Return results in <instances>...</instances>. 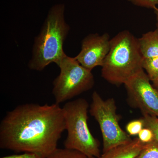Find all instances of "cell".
Masks as SVG:
<instances>
[{"mask_svg":"<svg viewBox=\"0 0 158 158\" xmlns=\"http://www.w3.org/2000/svg\"><path fill=\"white\" fill-rule=\"evenodd\" d=\"M144 127V123L142 118L130 122L126 127L127 133L130 136L138 135L141 130Z\"/></svg>","mask_w":158,"mask_h":158,"instance_id":"cell-15","label":"cell"},{"mask_svg":"<svg viewBox=\"0 0 158 158\" xmlns=\"http://www.w3.org/2000/svg\"><path fill=\"white\" fill-rule=\"evenodd\" d=\"M58 66L60 73L53 82L52 90L55 103L66 102L93 88L94 79L91 71L82 66L74 57L66 55Z\"/></svg>","mask_w":158,"mask_h":158,"instance_id":"cell-5","label":"cell"},{"mask_svg":"<svg viewBox=\"0 0 158 158\" xmlns=\"http://www.w3.org/2000/svg\"><path fill=\"white\" fill-rule=\"evenodd\" d=\"M135 6L154 10L158 7V0H127Z\"/></svg>","mask_w":158,"mask_h":158,"instance_id":"cell-16","label":"cell"},{"mask_svg":"<svg viewBox=\"0 0 158 158\" xmlns=\"http://www.w3.org/2000/svg\"><path fill=\"white\" fill-rule=\"evenodd\" d=\"M138 42L142 59L158 58V29L142 34Z\"/></svg>","mask_w":158,"mask_h":158,"instance_id":"cell-10","label":"cell"},{"mask_svg":"<svg viewBox=\"0 0 158 158\" xmlns=\"http://www.w3.org/2000/svg\"><path fill=\"white\" fill-rule=\"evenodd\" d=\"M155 14L156 15V27L157 29H158V7H157L154 10Z\"/></svg>","mask_w":158,"mask_h":158,"instance_id":"cell-19","label":"cell"},{"mask_svg":"<svg viewBox=\"0 0 158 158\" xmlns=\"http://www.w3.org/2000/svg\"><path fill=\"white\" fill-rule=\"evenodd\" d=\"M110 43L108 33L88 34L82 40L81 50L75 59L90 71L97 66L102 67L110 51Z\"/></svg>","mask_w":158,"mask_h":158,"instance_id":"cell-8","label":"cell"},{"mask_svg":"<svg viewBox=\"0 0 158 158\" xmlns=\"http://www.w3.org/2000/svg\"><path fill=\"white\" fill-rule=\"evenodd\" d=\"M139 140L144 144H147L154 141V135L151 130L144 127L138 135Z\"/></svg>","mask_w":158,"mask_h":158,"instance_id":"cell-17","label":"cell"},{"mask_svg":"<svg viewBox=\"0 0 158 158\" xmlns=\"http://www.w3.org/2000/svg\"><path fill=\"white\" fill-rule=\"evenodd\" d=\"M142 118L144 127H147L152 131L154 135L155 140L158 142V116L148 114H143Z\"/></svg>","mask_w":158,"mask_h":158,"instance_id":"cell-14","label":"cell"},{"mask_svg":"<svg viewBox=\"0 0 158 158\" xmlns=\"http://www.w3.org/2000/svg\"><path fill=\"white\" fill-rule=\"evenodd\" d=\"M47 158H89L77 151L67 148H57Z\"/></svg>","mask_w":158,"mask_h":158,"instance_id":"cell-12","label":"cell"},{"mask_svg":"<svg viewBox=\"0 0 158 158\" xmlns=\"http://www.w3.org/2000/svg\"><path fill=\"white\" fill-rule=\"evenodd\" d=\"M151 81L143 69L124 85L129 100L143 114L158 116V90Z\"/></svg>","mask_w":158,"mask_h":158,"instance_id":"cell-7","label":"cell"},{"mask_svg":"<svg viewBox=\"0 0 158 158\" xmlns=\"http://www.w3.org/2000/svg\"><path fill=\"white\" fill-rule=\"evenodd\" d=\"M116 102L113 98L104 100L97 91L92 94L90 113L98 123L102 136L103 153L127 144L132 139L119 124Z\"/></svg>","mask_w":158,"mask_h":158,"instance_id":"cell-6","label":"cell"},{"mask_svg":"<svg viewBox=\"0 0 158 158\" xmlns=\"http://www.w3.org/2000/svg\"><path fill=\"white\" fill-rule=\"evenodd\" d=\"M145 144L138 138H135L127 144L116 146L103 153L99 158H135Z\"/></svg>","mask_w":158,"mask_h":158,"instance_id":"cell-9","label":"cell"},{"mask_svg":"<svg viewBox=\"0 0 158 158\" xmlns=\"http://www.w3.org/2000/svg\"><path fill=\"white\" fill-rule=\"evenodd\" d=\"M152 82V85H153L154 87L157 90H158V79H157L156 81Z\"/></svg>","mask_w":158,"mask_h":158,"instance_id":"cell-20","label":"cell"},{"mask_svg":"<svg viewBox=\"0 0 158 158\" xmlns=\"http://www.w3.org/2000/svg\"><path fill=\"white\" fill-rule=\"evenodd\" d=\"M65 7L59 4L52 7L40 32L34 39L32 57L28 62L31 70L41 71L50 64L59 65L66 56L63 44L70 30L64 17Z\"/></svg>","mask_w":158,"mask_h":158,"instance_id":"cell-2","label":"cell"},{"mask_svg":"<svg viewBox=\"0 0 158 158\" xmlns=\"http://www.w3.org/2000/svg\"><path fill=\"white\" fill-rule=\"evenodd\" d=\"M135 158H158V142L153 141L145 144L143 149Z\"/></svg>","mask_w":158,"mask_h":158,"instance_id":"cell-13","label":"cell"},{"mask_svg":"<svg viewBox=\"0 0 158 158\" xmlns=\"http://www.w3.org/2000/svg\"><path fill=\"white\" fill-rule=\"evenodd\" d=\"M142 66L151 82L158 79V58L143 59Z\"/></svg>","mask_w":158,"mask_h":158,"instance_id":"cell-11","label":"cell"},{"mask_svg":"<svg viewBox=\"0 0 158 158\" xmlns=\"http://www.w3.org/2000/svg\"><path fill=\"white\" fill-rule=\"evenodd\" d=\"M89 107L88 101L83 98L66 102L62 107L67 132L64 148L78 151L89 158H99V143L88 127Z\"/></svg>","mask_w":158,"mask_h":158,"instance_id":"cell-4","label":"cell"},{"mask_svg":"<svg viewBox=\"0 0 158 158\" xmlns=\"http://www.w3.org/2000/svg\"><path fill=\"white\" fill-rule=\"evenodd\" d=\"M65 130L60 105L27 103L6 113L0 123V148L47 158Z\"/></svg>","mask_w":158,"mask_h":158,"instance_id":"cell-1","label":"cell"},{"mask_svg":"<svg viewBox=\"0 0 158 158\" xmlns=\"http://www.w3.org/2000/svg\"><path fill=\"white\" fill-rule=\"evenodd\" d=\"M1 158H44L41 156L32 153L25 152L21 154L11 155L5 156Z\"/></svg>","mask_w":158,"mask_h":158,"instance_id":"cell-18","label":"cell"},{"mask_svg":"<svg viewBox=\"0 0 158 158\" xmlns=\"http://www.w3.org/2000/svg\"><path fill=\"white\" fill-rule=\"evenodd\" d=\"M138 38L121 31L111 39L110 51L102 66V76L112 85L123 84L142 69Z\"/></svg>","mask_w":158,"mask_h":158,"instance_id":"cell-3","label":"cell"}]
</instances>
